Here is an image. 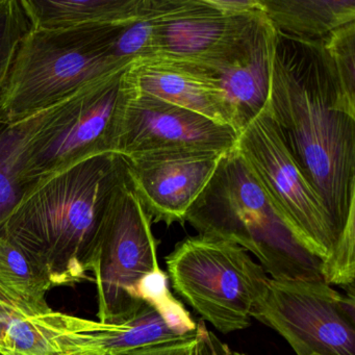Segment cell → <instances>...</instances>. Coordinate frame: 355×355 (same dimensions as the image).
I'll list each match as a JSON object with an SVG mask.
<instances>
[{"instance_id": "1", "label": "cell", "mask_w": 355, "mask_h": 355, "mask_svg": "<svg viewBox=\"0 0 355 355\" xmlns=\"http://www.w3.org/2000/svg\"><path fill=\"white\" fill-rule=\"evenodd\" d=\"M266 111L342 234L355 216V101L321 41L276 31Z\"/></svg>"}, {"instance_id": "2", "label": "cell", "mask_w": 355, "mask_h": 355, "mask_svg": "<svg viewBox=\"0 0 355 355\" xmlns=\"http://www.w3.org/2000/svg\"><path fill=\"white\" fill-rule=\"evenodd\" d=\"M124 174L117 153L78 162L33 186L0 234L30 257L53 288L91 279L101 221Z\"/></svg>"}, {"instance_id": "3", "label": "cell", "mask_w": 355, "mask_h": 355, "mask_svg": "<svg viewBox=\"0 0 355 355\" xmlns=\"http://www.w3.org/2000/svg\"><path fill=\"white\" fill-rule=\"evenodd\" d=\"M126 68L107 74L55 105L0 130V168L26 193L93 155L111 153ZM24 193V194H26Z\"/></svg>"}, {"instance_id": "4", "label": "cell", "mask_w": 355, "mask_h": 355, "mask_svg": "<svg viewBox=\"0 0 355 355\" xmlns=\"http://www.w3.org/2000/svg\"><path fill=\"white\" fill-rule=\"evenodd\" d=\"M186 222L252 253L272 279L323 280L322 259L291 234L236 146L222 155Z\"/></svg>"}, {"instance_id": "5", "label": "cell", "mask_w": 355, "mask_h": 355, "mask_svg": "<svg viewBox=\"0 0 355 355\" xmlns=\"http://www.w3.org/2000/svg\"><path fill=\"white\" fill-rule=\"evenodd\" d=\"M128 67L93 44L91 26L30 28L14 59L0 113L6 123H16Z\"/></svg>"}, {"instance_id": "6", "label": "cell", "mask_w": 355, "mask_h": 355, "mask_svg": "<svg viewBox=\"0 0 355 355\" xmlns=\"http://www.w3.org/2000/svg\"><path fill=\"white\" fill-rule=\"evenodd\" d=\"M174 291L222 334L249 327L270 278L242 247L211 236H188L166 257Z\"/></svg>"}, {"instance_id": "7", "label": "cell", "mask_w": 355, "mask_h": 355, "mask_svg": "<svg viewBox=\"0 0 355 355\" xmlns=\"http://www.w3.org/2000/svg\"><path fill=\"white\" fill-rule=\"evenodd\" d=\"M151 223L125 172L107 202L95 251L92 273L101 323L132 315L143 303L137 297L138 284L161 268Z\"/></svg>"}, {"instance_id": "8", "label": "cell", "mask_w": 355, "mask_h": 355, "mask_svg": "<svg viewBox=\"0 0 355 355\" xmlns=\"http://www.w3.org/2000/svg\"><path fill=\"white\" fill-rule=\"evenodd\" d=\"M236 148L291 234L311 254L327 259L340 234L266 109L239 134Z\"/></svg>"}, {"instance_id": "9", "label": "cell", "mask_w": 355, "mask_h": 355, "mask_svg": "<svg viewBox=\"0 0 355 355\" xmlns=\"http://www.w3.org/2000/svg\"><path fill=\"white\" fill-rule=\"evenodd\" d=\"M354 286L270 278L252 318L277 331L297 355H355Z\"/></svg>"}, {"instance_id": "10", "label": "cell", "mask_w": 355, "mask_h": 355, "mask_svg": "<svg viewBox=\"0 0 355 355\" xmlns=\"http://www.w3.org/2000/svg\"><path fill=\"white\" fill-rule=\"evenodd\" d=\"M238 136L230 126L139 94L124 83V96L114 120L111 153L121 157L174 149L226 153L236 146Z\"/></svg>"}, {"instance_id": "11", "label": "cell", "mask_w": 355, "mask_h": 355, "mask_svg": "<svg viewBox=\"0 0 355 355\" xmlns=\"http://www.w3.org/2000/svg\"><path fill=\"white\" fill-rule=\"evenodd\" d=\"M263 12L227 13L213 0H157L155 55L211 70L252 34Z\"/></svg>"}, {"instance_id": "12", "label": "cell", "mask_w": 355, "mask_h": 355, "mask_svg": "<svg viewBox=\"0 0 355 355\" xmlns=\"http://www.w3.org/2000/svg\"><path fill=\"white\" fill-rule=\"evenodd\" d=\"M224 153L174 149L122 157L126 176L153 221L169 226L186 222Z\"/></svg>"}, {"instance_id": "13", "label": "cell", "mask_w": 355, "mask_h": 355, "mask_svg": "<svg viewBox=\"0 0 355 355\" xmlns=\"http://www.w3.org/2000/svg\"><path fill=\"white\" fill-rule=\"evenodd\" d=\"M123 78L134 92L155 97L236 130L234 110L221 83L202 66L153 57L130 64Z\"/></svg>"}, {"instance_id": "14", "label": "cell", "mask_w": 355, "mask_h": 355, "mask_svg": "<svg viewBox=\"0 0 355 355\" xmlns=\"http://www.w3.org/2000/svg\"><path fill=\"white\" fill-rule=\"evenodd\" d=\"M276 31L263 15L244 44L209 70L221 83L234 110L238 135L261 113L269 101Z\"/></svg>"}, {"instance_id": "15", "label": "cell", "mask_w": 355, "mask_h": 355, "mask_svg": "<svg viewBox=\"0 0 355 355\" xmlns=\"http://www.w3.org/2000/svg\"><path fill=\"white\" fill-rule=\"evenodd\" d=\"M186 336H180L153 305L143 302L115 323L83 319L78 331L66 340L65 355H126Z\"/></svg>"}, {"instance_id": "16", "label": "cell", "mask_w": 355, "mask_h": 355, "mask_svg": "<svg viewBox=\"0 0 355 355\" xmlns=\"http://www.w3.org/2000/svg\"><path fill=\"white\" fill-rule=\"evenodd\" d=\"M35 30L123 24L140 16L147 0H20Z\"/></svg>"}, {"instance_id": "17", "label": "cell", "mask_w": 355, "mask_h": 355, "mask_svg": "<svg viewBox=\"0 0 355 355\" xmlns=\"http://www.w3.org/2000/svg\"><path fill=\"white\" fill-rule=\"evenodd\" d=\"M261 12L280 34L317 42L355 24V0H259Z\"/></svg>"}, {"instance_id": "18", "label": "cell", "mask_w": 355, "mask_h": 355, "mask_svg": "<svg viewBox=\"0 0 355 355\" xmlns=\"http://www.w3.org/2000/svg\"><path fill=\"white\" fill-rule=\"evenodd\" d=\"M51 288L49 278L30 257L0 234V293L34 317L53 311L46 301Z\"/></svg>"}, {"instance_id": "19", "label": "cell", "mask_w": 355, "mask_h": 355, "mask_svg": "<svg viewBox=\"0 0 355 355\" xmlns=\"http://www.w3.org/2000/svg\"><path fill=\"white\" fill-rule=\"evenodd\" d=\"M30 28L20 0H0V105L16 53ZM7 125L0 113V130Z\"/></svg>"}, {"instance_id": "20", "label": "cell", "mask_w": 355, "mask_h": 355, "mask_svg": "<svg viewBox=\"0 0 355 355\" xmlns=\"http://www.w3.org/2000/svg\"><path fill=\"white\" fill-rule=\"evenodd\" d=\"M321 274L323 282L329 286H354L355 216L349 219L329 257L322 261Z\"/></svg>"}, {"instance_id": "21", "label": "cell", "mask_w": 355, "mask_h": 355, "mask_svg": "<svg viewBox=\"0 0 355 355\" xmlns=\"http://www.w3.org/2000/svg\"><path fill=\"white\" fill-rule=\"evenodd\" d=\"M321 42L340 84L355 101V24L334 31Z\"/></svg>"}, {"instance_id": "22", "label": "cell", "mask_w": 355, "mask_h": 355, "mask_svg": "<svg viewBox=\"0 0 355 355\" xmlns=\"http://www.w3.org/2000/svg\"><path fill=\"white\" fill-rule=\"evenodd\" d=\"M26 190L0 168V228L13 213Z\"/></svg>"}, {"instance_id": "23", "label": "cell", "mask_w": 355, "mask_h": 355, "mask_svg": "<svg viewBox=\"0 0 355 355\" xmlns=\"http://www.w3.org/2000/svg\"><path fill=\"white\" fill-rule=\"evenodd\" d=\"M199 336H200V326L197 323V329L186 338L141 349L126 355H194Z\"/></svg>"}, {"instance_id": "24", "label": "cell", "mask_w": 355, "mask_h": 355, "mask_svg": "<svg viewBox=\"0 0 355 355\" xmlns=\"http://www.w3.org/2000/svg\"><path fill=\"white\" fill-rule=\"evenodd\" d=\"M199 326L200 336L194 355H248L234 350L226 343L222 342L214 332L207 329L205 321L199 322Z\"/></svg>"}]
</instances>
